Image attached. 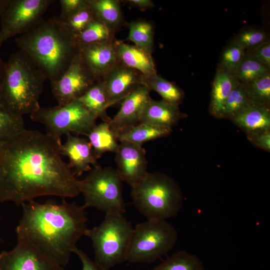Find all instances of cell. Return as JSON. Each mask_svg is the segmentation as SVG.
Wrapping results in <instances>:
<instances>
[{
	"label": "cell",
	"mask_w": 270,
	"mask_h": 270,
	"mask_svg": "<svg viewBox=\"0 0 270 270\" xmlns=\"http://www.w3.org/2000/svg\"><path fill=\"white\" fill-rule=\"evenodd\" d=\"M80 259L82 264V270H104L94 260H92L82 250L76 248L73 251Z\"/></svg>",
	"instance_id": "ab89813d"
},
{
	"label": "cell",
	"mask_w": 270,
	"mask_h": 270,
	"mask_svg": "<svg viewBox=\"0 0 270 270\" xmlns=\"http://www.w3.org/2000/svg\"><path fill=\"white\" fill-rule=\"evenodd\" d=\"M270 70L245 52L244 58L234 76L239 82L246 84L270 72Z\"/></svg>",
	"instance_id": "1f68e13d"
},
{
	"label": "cell",
	"mask_w": 270,
	"mask_h": 270,
	"mask_svg": "<svg viewBox=\"0 0 270 270\" xmlns=\"http://www.w3.org/2000/svg\"><path fill=\"white\" fill-rule=\"evenodd\" d=\"M94 154L98 160L106 152H116L119 143L109 122H103L92 128L87 136Z\"/></svg>",
	"instance_id": "cb8c5ba5"
},
{
	"label": "cell",
	"mask_w": 270,
	"mask_h": 270,
	"mask_svg": "<svg viewBox=\"0 0 270 270\" xmlns=\"http://www.w3.org/2000/svg\"><path fill=\"white\" fill-rule=\"evenodd\" d=\"M246 52L270 68V42L268 40L266 42Z\"/></svg>",
	"instance_id": "8d00e7d4"
},
{
	"label": "cell",
	"mask_w": 270,
	"mask_h": 270,
	"mask_svg": "<svg viewBox=\"0 0 270 270\" xmlns=\"http://www.w3.org/2000/svg\"><path fill=\"white\" fill-rule=\"evenodd\" d=\"M129 32L126 40L146 52L152 54L154 48V30L152 23L138 19L128 24Z\"/></svg>",
	"instance_id": "4316f807"
},
{
	"label": "cell",
	"mask_w": 270,
	"mask_h": 270,
	"mask_svg": "<svg viewBox=\"0 0 270 270\" xmlns=\"http://www.w3.org/2000/svg\"></svg>",
	"instance_id": "7bdbcfd3"
},
{
	"label": "cell",
	"mask_w": 270,
	"mask_h": 270,
	"mask_svg": "<svg viewBox=\"0 0 270 270\" xmlns=\"http://www.w3.org/2000/svg\"><path fill=\"white\" fill-rule=\"evenodd\" d=\"M15 42L50 83L64 75L80 52L75 36L56 16L41 20Z\"/></svg>",
	"instance_id": "3957f363"
},
{
	"label": "cell",
	"mask_w": 270,
	"mask_h": 270,
	"mask_svg": "<svg viewBox=\"0 0 270 270\" xmlns=\"http://www.w3.org/2000/svg\"><path fill=\"white\" fill-rule=\"evenodd\" d=\"M64 144L60 146L62 156L68 158L69 167L76 176H80L84 172L92 170L90 164L98 165V159L95 156L92 146L88 138L74 136L68 134Z\"/></svg>",
	"instance_id": "e0dca14e"
},
{
	"label": "cell",
	"mask_w": 270,
	"mask_h": 270,
	"mask_svg": "<svg viewBox=\"0 0 270 270\" xmlns=\"http://www.w3.org/2000/svg\"><path fill=\"white\" fill-rule=\"evenodd\" d=\"M230 120L246 136L270 130V108L252 104Z\"/></svg>",
	"instance_id": "ffe728a7"
},
{
	"label": "cell",
	"mask_w": 270,
	"mask_h": 270,
	"mask_svg": "<svg viewBox=\"0 0 270 270\" xmlns=\"http://www.w3.org/2000/svg\"><path fill=\"white\" fill-rule=\"evenodd\" d=\"M268 40L264 32L252 29L242 32L233 42L248 51L256 48Z\"/></svg>",
	"instance_id": "d590c367"
},
{
	"label": "cell",
	"mask_w": 270,
	"mask_h": 270,
	"mask_svg": "<svg viewBox=\"0 0 270 270\" xmlns=\"http://www.w3.org/2000/svg\"><path fill=\"white\" fill-rule=\"evenodd\" d=\"M46 77L32 59L19 50L4 62L0 85V107L15 115H30L39 100Z\"/></svg>",
	"instance_id": "277c9868"
},
{
	"label": "cell",
	"mask_w": 270,
	"mask_h": 270,
	"mask_svg": "<svg viewBox=\"0 0 270 270\" xmlns=\"http://www.w3.org/2000/svg\"><path fill=\"white\" fill-rule=\"evenodd\" d=\"M24 128L23 116L15 115L0 107V146Z\"/></svg>",
	"instance_id": "d6a6232c"
},
{
	"label": "cell",
	"mask_w": 270,
	"mask_h": 270,
	"mask_svg": "<svg viewBox=\"0 0 270 270\" xmlns=\"http://www.w3.org/2000/svg\"><path fill=\"white\" fill-rule=\"evenodd\" d=\"M61 12L58 18L64 20L77 10L85 0H60Z\"/></svg>",
	"instance_id": "f35d334b"
},
{
	"label": "cell",
	"mask_w": 270,
	"mask_h": 270,
	"mask_svg": "<svg viewBox=\"0 0 270 270\" xmlns=\"http://www.w3.org/2000/svg\"><path fill=\"white\" fill-rule=\"evenodd\" d=\"M144 76L140 72L126 66L120 60L103 80L108 108L122 101L142 85Z\"/></svg>",
	"instance_id": "9a60e30c"
},
{
	"label": "cell",
	"mask_w": 270,
	"mask_h": 270,
	"mask_svg": "<svg viewBox=\"0 0 270 270\" xmlns=\"http://www.w3.org/2000/svg\"><path fill=\"white\" fill-rule=\"evenodd\" d=\"M131 188L133 204L148 220H166L176 216L182 208V190L166 174L148 172Z\"/></svg>",
	"instance_id": "5b68a950"
},
{
	"label": "cell",
	"mask_w": 270,
	"mask_h": 270,
	"mask_svg": "<svg viewBox=\"0 0 270 270\" xmlns=\"http://www.w3.org/2000/svg\"><path fill=\"white\" fill-rule=\"evenodd\" d=\"M134 228L124 213L106 214L98 226L87 229L86 236L92 240L94 262L104 270H108L126 260Z\"/></svg>",
	"instance_id": "8992f818"
},
{
	"label": "cell",
	"mask_w": 270,
	"mask_h": 270,
	"mask_svg": "<svg viewBox=\"0 0 270 270\" xmlns=\"http://www.w3.org/2000/svg\"><path fill=\"white\" fill-rule=\"evenodd\" d=\"M252 104L244 84L236 80L226 102L220 119L231 120Z\"/></svg>",
	"instance_id": "83f0119b"
},
{
	"label": "cell",
	"mask_w": 270,
	"mask_h": 270,
	"mask_svg": "<svg viewBox=\"0 0 270 270\" xmlns=\"http://www.w3.org/2000/svg\"><path fill=\"white\" fill-rule=\"evenodd\" d=\"M187 116L188 114L181 112L179 105L151 98L144 110L140 122L172 128Z\"/></svg>",
	"instance_id": "ac0fdd59"
},
{
	"label": "cell",
	"mask_w": 270,
	"mask_h": 270,
	"mask_svg": "<svg viewBox=\"0 0 270 270\" xmlns=\"http://www.w3.org/2000/svg\"><path fill=\"white\" fill-rule=\"evenodd\" d=\"M96 82L79 53L64 75L51 82L52 93L58 105H64L79 98Z\"/></svg>",
	"instance_id": "8fae6325"
},
{
	"label": "cell",
	"mask_w": 270,
	"mask_h": 270,
	"mask_svg": "<svg viewBox=\"0 0 270 270\" xmlns=\"http://www.w3.org/2000/svg\"><path fill=\"white\" fill-rule=\"evenodd\" d=\"M236 80L233 74L220 66L212 82L209 107L210 114L220 118L226 102L232 92Z\"/></svg>",
	"instance_id": "44dd1931"
},
{
	"label": "cell",
	"mask_w": 270,
	"mask_h": 270,
	"mask_svg": "<svg viewBox=\"0 0 270 270\" xmlns=\"http://www.w3.org/2000/svg\"><path fill=\"white\" fill-rule=\"evenodd\" d=\"M96 18L91 8L85 0L77 10L62 21L68 30L76 36Z\"/></svg>",
	"instance_id": "836d02e7"
},
{
	"label": "cell",
	"mask_w": 270,
	"mask_h": 270,
	"mask_svg": "<svg viewBox=\"0 0 270 270\" xmlns=\"http://www.w3.org/2000/svg\"><path fill=\"white\" fill-rule=\"evenodd\" d=\"M119 142L115 152L116 170L122 181L132 188L139 182L148 172L146 150L142 146L127 142Z\"/></svg>",
	"instance_id": "4fadbf2b"
},
{
	"label": "cell",
	"mask_w": 270,
	"mask_h": 270,
	"mask_svg": "<svg viewBox=\"0 0 270 270\" xmlns=\"http://www.w3.org/2000/svg\"><path fill=\"white\" fill-rule=\"evenodd\" d=\"M96 18L103 22L115 36L124 26L125 21L118 0H86Z\"/></svg>",
	"instance_id": "7402d4cb"
},
{
	"label": "cell",
	"mask_w": 270,
	"mask_h": 270,
	"mask_svg": "<svg viewBox=\"0 0 270 270\" xmlns=\"http://www.w3.org/2000/svg\"><path fill=\"white\" fill-rule=\"evenodd\" d=\"M22 215L16 228L17 238L30 243L64 268L85 235V208L63 198L60 203L34 200L22 204Z\"/></svg>",
	"instance_id": "7a4b0ae2"
},
{
	"label": "cell",
	"mask_w": 270,
	"mask_h": 270,
	"mask_svg": "<svg viewBox=\"0 0 270 270\" xmlns=\"http://www.w3.org/2000/svg\"><path fill=\"white\" fill-rule=\"evenodd\" d=\"M122 180L116 169L98 164L87 176L78 180V188L84 200L83 206L94 207L106 214L124 213Z\"/></svg>",
	"instance_id": "ba28073f"
},
{
	"label": "cell",
	"mask_w": 270,
	"mask_h": 270,
	"mask_svg": "<svg viewBox=\"0 0 270 270\" xmlns=\"http://www.w3.org/2000/svg\"><path fill=\"white\" fill-rule=\"evenodd\" d=\"M244 84L252 104L270 108V72Z\"/></svg>",
	"instance_id": "4dcf8cb0"
},
{
	"label": "cell",
	"mask_w": 270,
	"mask_h": 270,
	"mask_svg": "<svg viewBox=\"0 0 270 270\" xmlns=\"http://www.w3.org/2000/svg\"><path fill=\"white\" fill-rule=\"evenodd\" d=\"M0 270H65L28 242L18 238L10 251L0 254Z\"/></svg>",
	"instance_id": "7c38bea8"
},
{
	"label": "cell",
	"mask_w": 270,
	"mask_h": 270,
	"mask_svg": "<svg viewBox=\"0 0 270 270\" xmlns=\"http://www.w3.org/2000/svg\"><path fill=\"white\" fill-rule=\"evenodd\" d=\"M178 234L166 220H148L134 228L126 260L132 263L154 262L172 250Z\"/></svg>",
	"instance_id": "52a82bcc"
},
{
	"label": "cell",
	"mask_w": 270,
	"mask_h": 270,
	"mask_svg": "<svg viewBox=\"0 0 270 270\" xmlns=\"http://www.w3.org/2000/svg\"><path fill=\"white\" fill-rule=\"evenodd\" d=\"M114 44L119 60L124 64L139 72L144 77L157 73L152 54L122 40H115Z\"/></svg>",
	"instance_id": "d6986e66"
},
{
	"label": "cell",
	"mask_w": 270,
	"mask_h": 270,
	"mask_svg": "<svg viewBox=\"0 0 270 270\" xmlns=\"http://www.w3.org/2000/svg\"><path fill=\"white\" fill-rule=\"evenodd\" d=\"M248 140L255 146L270 152V130L247 135Z\"/></svg>",
	"instance_id": "74e56055"
},
{
	"label": "cell",
	"mask_w": 270,
	"mask_h": 270,
	"mask_svg": "<svg viewBox=\"0 0 270 270\" xmlns=\"http://www.w3.org/2000/svg\"><path fill=\"white\" fill-rule=\"evenodd\" d=\"M142 84L151 90L158 93L162 100L168 102L180 105L182 103L184 94L183 90L175 83L168 81L157 73L149 76H144Z\"/></svg>",
	"instance_id": "484cf974"
},
{
	"label": "cell",
	"mask_w": 270,
	"mask_h": 270,
	"mask_svg": "<svg viewBox=\"0 0 270 270\" xmlns=\"http://www.w3.org/2000/svg\"><path fill=\"white\" fill-rule=\"evenodd\" d=\"M75 36L79 44L113 42L116 40L115 36L106 26L96 18Z\"/></svg>",
	"instance_id": "f546056e"
},
{
	"label": "cell",
	"mask_w": 270,
	"mask_h": 270,
	"mask_svg": "<svg viewBox=\"0 0 270 270\" xmlns=\"http://www.w3.org/2000/svg\"><path fill=\"white\" fill-rule=\"evenodd\" d=\"M30 118L42 124L46 134L60 142L62 136L71 132L87 136L97 119L78 99L54 107H40Z\"/></svg>",
	"instance_id": "9c48e42d"
},
{
	"label": "cell",
	"mask_w": 270,
	"mask_h": 270,
	"mask_svg": "<svg viewBox=\"0 0 270 270\" xmlns=\"http://www.w3.org/2000/svg\"><path fill=\"white\" fill-rule=\"evenodd\" d=\"M152 270H206L198 257L186 251H178Z\"/></svg>",
	"instance_id": "f1b7e54d"
},
{
	"label": "cell",
	"mask_w": 270,
	"mask_h": 270,
	"mask_svg": "<svg viewBox=\"0 0 270 270\" xmlns=\"http://www.w3.org/2000/svg\"><path fill=\"white\" fill-rule=\"evenodd\" d=\"M78 100L96 118H100L104 122H110L111 118L106 112L108 100L103 81L96 82Z\"/></svg>",
	"instance_id": "d4e9b609"
},
{
	"label": "cell",
	"mask_w": 270,
	"mask_h": 270,
	"mask_svg": "<svg viewBox=\"0 0 270 270\" xmlns=\"http://www.w3.org/2000/svg\"><path fill=\"white\" fill-rule=\"evenodd\" d=\"M54 0H4L0 12V39L3 43L28 32L41 20Z\"/></svg>",
	"instance_id": "30bf717a"
},
{
	"label": "cell",
	"mask_w": 270,
	"mask_h": 270,
	"mask_svg": "<svg viewBox=\"0 0 270 270\" xmlns=\"http://www.w3.org/2000/svg\"><path fill=\"white\" fill-rule=\"evenodd\" d=\"M126 2L130 7L138 8L141 10L151 8L154 6V2L150 0H127Z\"/></svg>",
	"instance_id": "60d3db41"
},
{
	"label": "cell",
	"mask_w": 270,
	"mask_h": 270,
	"mask_svg": "<svg viewBox=\"0 0 270 270\" xmlns=\"http://www.w3.org/2000/svg\"><path fill=\"white\" fill-rule=\"evenodd\" d=\"M172 131V128L139 122L115 133L118 142H127L142 146L148 141L166 136Z\"/></svg>",
	"instance_id": "603a6c76"
},
{
	"label": "cell",
	"mask_w": 270,
	"mask_h": 270,
	"mask_svg": "<svg viewBox=\"0 0 270 270\" xmlns=\"http://www.w3.org/2000/svg\"><path fill=\"white\" fill-rule=\"evenodd\" d=\"M62 144L24 128L0 146V202L19 206L42 196H78L79 180L62 158Z\"/></svg>",
	"instance_id": "6da1fadb"
},
{
	"label": "cell",
	"mask_w": 270,
	"mask_h": 270,
	"mask_svg": "<svg viewBox=\"0 0 270 270\" xmlns=\"http://www.w3.org/2000/svg\"><path fill=\"white\" fill-rule=\"evenodd\" d=\"M114 40L79 44L80 54L96 82L103 81L120 61Z\"/></svg>",
	"instance_id": "5bb4252c"
},
{
	"label": "cell",
	"mask_w": 270,
	"mask_h": 270,
	"mask_svg": "<svg viewBox=\"0 0 270 270\" xmlns=\"http://www.w3.org/2000/svg\"><path fill=\"white\" fill-rule=\"evenodd\" d=\"M245 52L244 49L232 42L222 52L220 66L234 74L242 62Z\"/></svg>",
	"instance_id": "e575fe53"
},
{
	"label": "cell",
	"mask_w": 270,
	"mask_h": 270,
	"mask_svg": "<svg viewBox=\"0 0 270 270\" xmlns=\"http://www.w3.org/2000/svg\"><path fill=\"white\" fill-rule=\"evenodd\" d=\"M2 44V42H1L0 39V48H1ZM4 62H3L1 58L0 52V83L2 78L3 74H4Z\"/></svg>",
	"instance_id": "b9f144b4"
},
{
	"label": "cell",
	"mask_w": 270,
	"mask_h": 270,
	"mask_svg": "<svg viewBox=\"0 0 270 270\" xmlns=\"http://www.w3.org/2000/svg\"><path fill=\"white\" fill-rule=\"evenodd\" d=\"M150 92L142 84L122 100L120 110L109 122L114 132H117L140 122L144 110L152 98Z\"/></svg>",
	"instance_id": "2e32d148"
}]
</instances>
